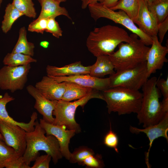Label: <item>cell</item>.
Segmentation results:
<instances>
[{
    "label": "cell",
    "mask_w": 168,
    "mask_h": 168,
    "mask_svg": "<svg viewBox=\"0 0 168 168\" xmlns=\"http://www.w3.org/2000/svg\"><path fill=\"white\" fill-rule=\"evenodd\" d=\"M103 143L107 147L113 149L116 152H119L118 137L117 134L112 130L110 123V130L105 135Z\"/></svg>",
    "instance_id": "obj_32"
},
{
    "label": "cell",
    "mask_w": 168,
    "mask_h": 168,
    "mask_svg": "<svg viewBox=\"0 0 168 168\" xmlns=\"http://www.w3.org/2000/svg\"><path fill=\"white\" fill-rule=\"evenodd\" d=\"M45 32L50 33L55 37L58 39L62 36L63 31L54 18L47 19Z\"/></svg>",
    "instance_id": "obj_34"
},
{
    "label": "cell",
    "mask_w": 168,
    "mask_h": 168,
    "mask_svg": "<svg viewBox=\"0 0 168 168\" xmlns=\"http://www.w3.org/2000/svg\"><path fill=\"white\" fill-rule=\"evenodd\" d=\"M36 59L32 57L20 53H8L3 58L5 65L15 67L26 65L31 63H36Z\"/></svg>",
    "instance_id": "obj_27"
},
{
    "label": "cell",
    "mask_w": 168,
    "mask_h": 168,
    "mask_svg": "<svg viewBox=\"0 0 168 168\" xmlns=\"http://www.w3.org/2000/svg\"><path fill=\"white\" fill-rule=\"evenodd\" d=\"M35 48L34 44L27 40L25 27H21L19 30L18 40L12 52L21 53L33 57L34 54Z\"/></svg>",
    "instance_id": "obj_23"
},
{
    "label": "cell",
    "mask_w": 168,
    "mask_h": 168,
    "mask_svg": "<svg viewBox=\"0 0 168 168\" xmlns=\"http://www.w3.org/2000/svg\"><path fill=\"white\" fill-rule=\"evenodd\" d=\"M21 156L14 148L0 139V168L6 167Z\"/></svg>",
    "instance_id": "obj_28"
},
{
    "label": "cell",
    "mask_w": 168,
    "mask_h": 168,
    "mask_svg": "<svg viewBox=\"0 0 168 168\" xmlns=\"http://www.w3.org/2000/svg\"><path fill=\"white\" fill-rule=\"evenodd\" d=\"M30 63L18 66L5 65L0 69V89L13 93L22 90L27 81Z\"/></svg>",
    "instance_id": "obj_9"
},
{
    "label": "cell",
    "mask_w": 168,
    "mask_h": 168,
    "mask_svg": "<svg viewBox=\"0 0 168 168\" xmlns=\"http://www.w3.org/2000/svg\"><path fill=\"white\" fill-rule=\"evenodd\" d=\"M90 67L84 66L81 61H77L61 67L48 65L46 72L48 76L56 77L89 74Z\"/></svg>",
    "instance_id": "obj_19"
},
{
    "label": "cell",
    "mask_w": 168,
    "mask_h": 168,
    "mask_svg": "<svg viewBox=\"0 0 168 168\" xmlns=\"http://www.w3.org/2000/svg\"><path fill=\"white\" fill-rule=\"evenodd\" d=\"M49 76L58 82H71L85 87L102 92L110 88L109 77L105 78L97 77L92 76L89 74L62 77Z\"/></svg>",
    "instance_id": "obj_14"
},
{
    "label": "cell",
    "mask_w": 168,
    "mask_h": 168,
    "mask_svg": "<svg viewBox=\"0 0 168 168\" xmlns=\"http://www.w3.org/2000/svg\"><path fill=\"white\" fill-rule=\"evenodd\" d=\"M56 0L58 1L59 2H65L67 1V0Z\"/></svg>",
    "instance_id": "obj_43"
},
{
    "label": "cell",
    "mask_w": 168,
    "mask_h": 168,
    "mask_svg": "<svg viewBox=\"0 0 168 168\" xmlns=\"http://www.w3.org/2000/svg\"><path fill=\"white\" fill-rule=\"evenodd\" d=\"M147 5L158 24L168 17V0H157Z\"/></svg>",
    "instance_id": "obj_25"
},
{
    "label": "cell",
    "mask_w": 168,
    "mask_h": 168,
    "mask_svg": "<svg viewBox=\"0 0 168 168\" xmlns=\"http://www.w3.org/2000/svg\"><path fill=\"white\" fill-rule=\"evenodd\" d=\"M131 35L123 29L108 25L96 28L89 33L86 40L88 50L96 57L109 55L121 42H129Z\"/></svg>",
    "instance_id": "obj_1"
},
{
    "label": "cell",
    "mask_w": 168,
    "mask_h": 168,
    "mask_svg": "<svg viewBox=\"0 0 168 168\" xmlns=\"http://www.w3.org/2000/svg\"><path fill=\"white\" fill-rule=\"evenodd\" d=\"M93 98L104 100L102 92L94 90L83 97L73 102L62 100H58L53 112V115L55 116L53 124L64 125L68 129L75 130L76 133H80L81 131V128L75 118L76 110L79 106L83 108L88 101Z\"/></svg>",
    "instance_id": "obj_6"
},
{
    "label": "cell",
    "mask_w": 168,
    "mask_h": 168,
    "mask_svg": "<svg viewBox=\"0 0 168 168\" xmlns=\"http://www.w3.org/2000/svg\"><path fill=\"white\" fill-rule=\"evenodd\" d=\"M26 90L29 94L35 99L34 107L42 115L43 119L46 122L53 124L54 119L53 112L58 101L48 99L32 85L28 86Z\"/></svg>",
    "instance_id": "obj_15"
},
{
    "label": "cell",
    "mask_w": 168,
    "mask_h": 168,
    "mask_svg": "<svg viewBox=\"0 0 168 168\" xmlns=\"http://www.w3.org/2000/svg\"><path fill=\"white\" fill-rule=\"evenodd\" d=\"M44 130L37 119L34 129L26 132V147L23 157L25 163L30 165L39 156V151H43L52 157L54 164L63 157L58 140L51 135H45Z\"/></svg>",
    "instance_id": "obj_2"
},
{
    "label": "cell",
    "mask_w": 168,
    "mask_h": 168,
    "mask_svg": "<svg viewBox=\"0 0 168 168\" xmlns=\"http://www.w3.org/2000/svg\"><path fill=\"white\" fill-rule=\"evenodd\" d=\"M46 98L50 100L61 99L66 87L65 82H58L48 75L44 76L35 86Z\"/></svg>",
    "instance_id": "obj_17"
},
{
    "label": "cell",
    "mask_w": 168,
    "mask_h": 168,
    "mask_svg": "<svg viewBox=\"0 0 168 168\" xmlns=\"http://www.w3.org/2000/svg\"><path fill=\"white\" fill-rule=\"evenodd\" d=\"M119 0H104L101 3L110 8L114 6Z\"/></svg>",
    "instance_id": "obj_40"
},
{
    "label": "cell",
    "mask_w": 168,
    "mask_h": 168,
    "mask_svg": "<svg viewBox=\"0 0 168 168\" xmlns=\"http://www.w3.org/2000/svg\"><path fill=\"white\" fill-rule=\"evenodd\" d=\"M40 45L43 48L46 49L49 47V43L47 41H43L40 42Z\"/></svg>",
    "instance_id": "obj_41"
},
{
    "label": "cell",
    "mask_w": 168,
    "mask_h": 168,
    "mask_svg": "<svg viewBox=\"0 0 168 168\" xmlns=\"http://www.w3.org/2000/svg\"><path fill=\"white\" fill-rule=\"evenodd\" d=\"M80 165L91 168H102L105 165L101 154H93L87 156Z\"/></svg>",
    "instance_id": "obj_31"
},
{
    "label": "cell",
    "mask_w": 168,
    "mask_h": 168,
    "mask_svg": "<svg viewBox=\"0 0 168 168\" xmlns=\"http://www.w3.org/2000/svg\"><path fill=\"white\" fill-rule=\"evenodd\" d=\"M41 7L39 16L37 18H54L60 15H63L72 20L66 9L60 6V2L56 0H38Z\"/></svg>",
    "instance_id": "obj_20"
},
{
    "label": "cell",
    "mask_w": 168,
    "mask_h": 168,
    "mask_svg": "<svg viewBox=\"0 0 168 168\" xmlns=\"http://www.w3.org/2000/svg\"><path fill=\"white\" fill-rule=\"evenodd\" d=\"M95 154L91 149L85 146L79 147L75 149L69 160L72 163H77L80 165L82 161L88 156Z\"/></svg>",
    "instance_id": "obj_30"
},
{
    "label": "cell",
    "mask_w": 168,
    "mask_h": 168,
    "mask_svg": "<svg viewBox=\"0 0 168 168\" xmlns=\"http://www.w3.org/2000/svg\"><path fill=\"white\" fill-rule=\"evenodd\" d=\"M0 139L4 141L3 138L0 133Z\"/></svg>",
    "instance_id": "obj_44"
},
{
    "label": "cell",
    "mask_w": 168,
    "mask_h": 168,
    "mask_svg": "<svg viewBox=\"0 0 168 168\" xmlns=\"http://www.w3.org/2000/svg\"><path fill=\"white\" fill-rule=\"evenodd\" d=\"M87 7L91 16L95 21L100 18L110 20L121 25L133 33L136 34L146 45L149 46L152 45V37L141 30L123 11L119 10L115 11L99 2L90 4Z\"/></svg>",
    "instance_id": "obj_7"
},
{
    "label": "cell",
    "mask_w": 168,
    "mask_h": 168,
    "mask_svg": "<svg viewBox=\"0 0 168 168\" xmlns=\"http://www.w3.org/2000/svg\"><path fill=\"white\" fill-rule=\"evenodd\" d=\"M14 100L15 98L7 92H6L3 97L0 98V121L18 125L27 132L33 131L35 121L37 119L38 115L36 112L33 113L30 117V120L28 123L17 122L9 115L6 109V106L8 103Z\"/></svg>",
    "instance_id": "obj_18"
},
{
    "label": "cell",
    "mask_w": 168,
    "mask_h": 168,
    "mask_svg": "<svg viewBox=\"0 0 168 168\" xmlns=\"http://www.w3.org/2000/svg\"><path fill=\"white\" fill-rule=\"evenodd\" d=\"M139 8L138 15L133 21L141 30L152 37L157 35L158 24L149 10L144 0H138Z\"/></svg>",
    "instance_id": "obj_16"
},
{
    "label": "cell",
    "mask_w": 168,
    "mask_h": 168,
    "mask_svg": "<svg viewBox=\"0 0 168 168\" xmlns=\"http://www.w3.org/2000/svg\"><path fill=\"white\" fill-rule=\"evenodd\" d=\"M102 92L109 114L113 112L119 115L137 114L140 109L142 93L139 90L116 87Z\"/></svg>",
    "instance_id": "obj_5"
},
{
    "label": "cell",
    "mask_w": 168,
    "mask_h": 168,
    "mask_svg": "<svg viewBox=\"0 0 168 168\" xmlns=\"http://www.w3.org/2000/svg\"><path fill=\"white\" fill-rule=\"evenodd\" d=\"M104 0H81L82 2L81 7L85 9L88 6L91 4L97 2H102Z\"/></svg>",
    "instance_id": "obj_39"
},
{
    "label": "cell",
    "mask_w": 168,
    "mask_h": 168,
    "mask_svg": "<svg viewBox=\"0 0 168 168\" xmlns=\"http://www.w3.org/2000/svg\"><path fill=\"white\" fill-rule=\"evenodd\" d=\"M152 37V46L150 47L146 59L147 75L148 78L157 70L161 69L164 63L168 61L166 57L168 53V47L162 45L157 35Z\"/></svg>",
    "instance_id": "obj_12"
},
{
    "label": "cell",
    "mask_w": 168,
    "mask_h": 168,
    "mask_svg": "<svg viewBox=\"0 0 168 168\" xmlns=\"http://www.w3.org/2000/svg\"><path fill=\"white\" fill-rule=\"evenodd\" d=\"M147 5L150 4L157 0H144Z\"/></svg>",
    "instance_id": "obj_42"
},
{
    "label": "cell",
    "mask_w": 168,
    "mask_h": 168,
    "mask_svg": "<svg viewBox=\"0 0 168 168\" xmlns=\"http://www.w3.org/2000/svg\"><path fill=\"white\" fill-rule=\"evenodd\" d=\"M139 8L138 0H119L110 8L114 11H123L133 21L138 15Z\"/></svg>",
    "instance_id": "obj_26"
},
{
    "label": "cell",
    "mask_w": 168,
    "mask_h": 168,
    "mask_svg": "<svg viewBox=\"0 0 168 168\" xmlns=\"http://www.w3.org/2000/svg\"><path fill=\"white\" fill-rule=\"evenodd\" d=\"M51 156L49 154L39 156L37 157L31 168H49Z\"/></svg>",
    "instance_id": "obj_35"
},
{
    "label": "cell",
    "mask_w": 168,
    "mask_h": 168,
    "mask_svg": "<svg viewBox=\"0 0 168 168\" xmlns=\"http://www.w3.org/2000/svg\"><path fill=\"white\" fill-rule=\"evenodd\" d=\"M2 2V0H0V8L1 7Z\"/></svg>",
    "instance_id": "obj_45"
},
{
    "label": "cell",
    "mask_w": 168,
    "mask_h": 168,
    "mask_svg": "<svg viewBox=\"0 0 168 168\" xmlns=\"http://www.w3.org/2000/svg\"><path fill=\"white\" fill-rule=\"evenodd\" d=\"M156 86L159 90L163 98H168V77L166 79L159 77L156 82Z\"/></svg>",
    "instance_id": "obj_36"
},
{
    "label": "cell",
    "mask_w": 168,
    "mask_h": 168,
    "mask_svg": "<svg viewBox=\"0 0 168 168\" xmlns=\"http://www.w3.org/2000/svg\"><path fill=\"white\" fill-rule=\"evenodd\" d=\"M6 168H30L31 167L27 164L25 162L22 156L18 158L8 164Z\"/></svg>",
    "instance_id": "obj_38"
},
{
    "label": "cell",
    "mask_w": 168,
    "mask_h": 168,
    "mask_svg": "<svg viewBox=\"0 0 168 168\" xmlns=\"http://www.w3.org/2000/svg\"><path fill=\"white\" fill-rule=\"evenodd\" d=\"M96 62L91 66L89 74L93 77L101 78L114 73V68L108 55L96 57Z\"/></svg>",
    "instance_id": "obj_21"
},
{
    "label": "cell",
    "mask_w": 168,
    "mask_h": 168,
    "mask_svg": "<svg viewBox=\"0 0 168 168\" xmlns=\"http://www.w3.org/2000/svg\"><path fill=\"white\" fill-rule=\"evenodd\" d=\"M39 123L45 131L46 135H52L56 138L63 156L69 160L71 154L69 150V145L71 138L76 133L75 131L66 129L64 125H55L48 123L43 119H40Z\"/></svg>",
    "instance_id": "obj_11"
},
{
    "label": "cell",
    "mask_w": 168,
    "mask_h": 168,
    "mask_svg": "<svg viewBox=\"0 0 168 168\" xmlns=\"http://www.w3.org/2000/svg\"><path fill=\"white\" fill-rule=\"evenodd\" d=\"M13 6L24 15L35 18L37 13L32 0H13Z\"/></svg>",
    "instance_id": "obj_29"
},
{
    "label": "cell",
    "mask_w": 168,
    "mask_h": 168,
    "mask_svg": "<svg viewBox=\"0 0 168 168\" xmlns=\"http://www.w3.org/2000/svg\"><path fill=\"white\" fill-rule=\"evenodd\" d=\"M65 82L66 87L61 99L64 101H71L78 100L83 97L95 90L72 82Z\"/></svg>",
    "instance_id": "obj_22"
},
{
    "label": "cell",
    "mask_w": 168,
    "mask_h": 168,
    "mask_svg": "<svg viewBox=\"0 0 168 168\" xmlns=\"http://www.w3.org/2000/svg\"><path fill=\"white\" fill-rule=\"evenodd\" d=\"M5 11L1 28L3 32L6 34L11 29L15 22L24 15L16 9L12 3H9L7 5Z\"/></svg>",
    "instance_id": "obj_24"
},
{
    "label": "cell",
    "mask_w": 168,
    "mask_h": 168,
    "mask_svg": "<svg viewBox=\"0 0 168 168\" xmlns=\"http://www.w3.org/2000/svg\"><path fill=\"white\" fill-rule=\"evenodd\" d=\"M0 133L5 143L23 156L26 147V131L18 125L0 121Z\"/></svg>",
    "instance_id": "obj_10"
},
{
    "label": "cell",
    "mask_w": 168,
    "mask_h": 168,
    "mask_svg": "<svg viewBox=\"0 0 168 168\" xmlns=\"http://www.w3.org/2000/svg\"><path fill=\"white\" fill-rule=\"evenodd\" d=\"M168 30V17L163 21L158 24V33L159 42L161 43Z\"/></svg>",
    "instance_id": "obj_37"
},
{
    "label": "cell",
    "mask_w": 168,
    "mask_h": 168,
    "mask_svg": "<svg viewBox=\"0 0 168 168\" xmlns=\"http://www.w3.org/2000/svg\"><path fill=\"white\" fill-rule=\"evenodd\" d=\"M109 77L110 88L119 87L139 90L148 79L146 61L132 68L116 71Z\"/></svg>",
    "instance_id": "obj_8"
},
{
    "label": "cell",
    "mask_w": 168,
    "mask_h": 168,
    "mask_svg": "<svg viewBox=\"0 0 168 168\" xmlns=\"http://www.w3.org/2000/svg\"><path fill=\"white\" fill-rule=\"evenodd\" d=\"M130 35V42L121 43L118 45V50L108 55L116 71L132 68L146 61L150 47L139 39L136 34L133 33Z\"/></svg>",
    "instance_id": "obj_4"
},
{
    "label": "cell",
    "mask_w": 168,
    "mask_h": 168,
    "mask_svg": "<svg viewBox=\"0 0 168 168\" xmlns=\"http://www.w3.org/2000/svg\"><path fill=\"white\" fill-rule=\"evenodd\" d=\"M47 19L44 18L36 19L29 24L28 30L31 32L43 34L46 28Z\"/></svg>",
    "instance_id": "obj_33"
},
{
    "label": "cell",
    "mask_w": 168,
    "mask_h": 168,
    "mask_svg": "<svg viewBox=\"0 0 168 168\" xmlns=\"http://www.w3.org/2000/svg\"><path fill=\"white\" fill-rule=\"evenodd\" d=\"M157 78L148 79L142 87V98L140 109L137 114L139 124L143 128L159 123L166 113L163 110L159 101L161 94L156 86Z\"/></svg>",
    "instance_id": "obj_3"
},
{
    "label": "cell",
    "mask_w": 168,
    "mask_h": 168,
    "mask_svg": "<svg viewBox=\"0 0 168 168\" xmlns=\"http://www.w3.org/2000/svg\"><path fill=\"white\" fill-rule=\"evenodd\" d=\"M130 132L132 133L138 134L141 133L146 134L149 141V148L145 154V163L147 168L150 167L149 162V154L153 141L159 138L162 137L168 141V112L166 113L162 119L157 124L141 129L130 126Z\"/></svg>",
    "instance_id": "obj_13"
}]
</instances>
